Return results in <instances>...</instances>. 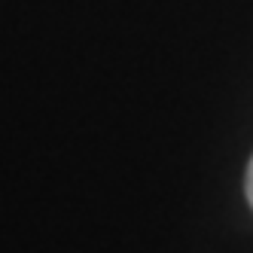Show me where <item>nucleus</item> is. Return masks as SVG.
<instances>
[{
	"label": "nucleus",
	"instance_id": "f257e3e1",
	"mask_svg": "<svg viewBox=\"0 0 253 253\" xmlns=\"http://www.w3.org/2000/svg\"><path fill=\"white\" fill-rule=\"evenodd\" d=\"M247 198L253 205V159H250V168H247Z\"/></svg>",
	"mask_w": 253,
	"mask_h": 253
}]
</instances>
